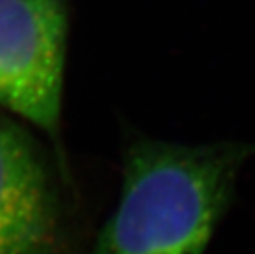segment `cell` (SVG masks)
Segmentation results:
<instances>
[{
    "label": "cell",
    "mask_w": 255,
    "mask_h": 254,
    "mask_svg": "<svg viewBox=\"0 0 255 254\" xmlns=\"http://www.w3.org/2000/svg\"><path fill=\"white\" fill-rule=\"evenodd\" d=\"M255 144L142 139L124 159L121 200L92 254H204Z\"/></svg>",
    "instance_id": "obj_1"
},
{
    "label": "cell",
    "mask_w": 255,
    "mask_h": 254,
    "mask_svg": "<svg viewBox=\"0 0 255 254\" xmlns=\"http://www.w3.org/2000/svg\"><path fill=\"white\" fill-rule=\"evenodd\" d=\"M68 15L63 0H0V104L58 137Z\"/></svg>",
    "instance_id": "obj_2"
},
{
    "label": "cell",
    "mask_w": 255,
    "mask_h": 254,
    "mask_svg": "<svg viewBox=\"0 0 255 254\" xmlns=\"http://www.w3.org/2000/svg\"><path fill=\"white\" fill-rule=\"evenodd\" d=\"M58 212L45 165L18 129L0 122V254H53Z\"/></svg>",
    "instance_id": "obj_3"
}]
</instances>
